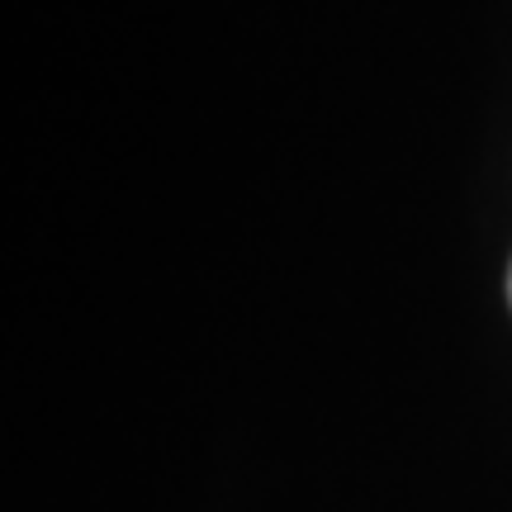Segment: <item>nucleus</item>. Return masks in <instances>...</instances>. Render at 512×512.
I'll return each mask as SVG.
<instances>
[{"mask_svg": "<svg viewBox=\"0 0 512 512\" xmlns=\"http://www.w3.org/2000/svg\"><path fill=\"white\" fill-rule=\"evenodd\" d=\"M508 299H512V271H508Z\"/></svg>", "mask_w": 512, "mask_h": 512, "instance_id": "obj_1", "label": "nucleus"}]
</instances>
